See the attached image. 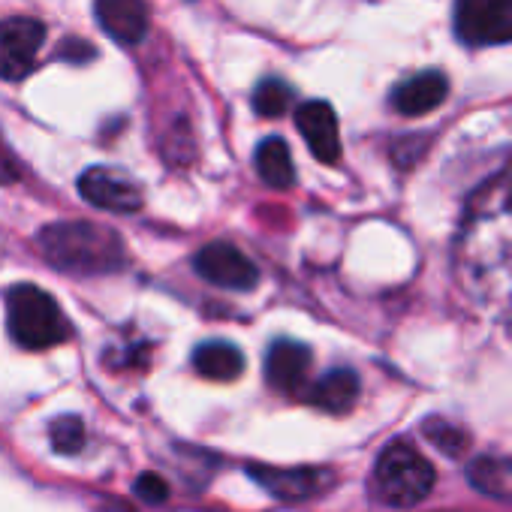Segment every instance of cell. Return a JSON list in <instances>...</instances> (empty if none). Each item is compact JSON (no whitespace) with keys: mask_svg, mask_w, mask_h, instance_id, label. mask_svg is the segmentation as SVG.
<instances>
[{"mask_svg":"<svg viewBox=\"0 0 512 512\" xmlns=\"http://www.w3.org/2000/svg\"><path fill=\"white\" fill-rule=\"evenodd\" d=\"M449 94V82L443 73L428 70V73H416L410 79H404L401 85H395L392 91V106L395 112L407 115V118H419L434 112Z\"/></svg>","mask_w":512,"mask_h":512,"instance_id":"cell-12","label":"cell"},{"mask_svg":"<svg viewBox=\"0 0 512 512\" xmlns=\"http://www.w3.org/2000/svg\"><path fill=\"white\" fill-rule=\"evenodd\" d=\"M79 190H82V196H85L91 205H97V208H103V211H112V214L139 211L142 202H145L142 187H139L133 178L121 175V172H115V169H103V166L88 169V172L79 178Z\"/></svg>","mask_w":512,"mask_h":512,"instance_id":"cell-8","label":"cell"},{"mask_svg":"<svg viewBox=\"0 0 512 512\" xmlns=\"http://www.w3.org/2000/svg\"><path fill=\"white\" fill-rule=\"evenodd\" d=\"M58 58H64V61H91L94 58V46L91 43H82V40H64L61 46H58Z\"/></svg>","mask_w":512,"mask_h":512,"instance_id":"cell-22","label":"cell"},{"mask_svg":"<svg viewBox=\"0 0 512 512\" xmlns=\"http://www.w3.org/2000/svg\"><path fill=\"white\" fill-rule=\"evenodd\" d=\"M455 34L473 49L512 43V0H455Z\"/></svg>","mask_w":512,"mask_h":512,"instance_id":"cell-5","label":"cell"},{"mask_svg":"<svg viewBox=\"0 0 512 512\" xmlns=\"http://www.w3.org/2000/svg\"><path fill=\"white\" fill-rule=\"evenodd\" d=\"M256 172L272 190H290L296 184V166L281 136H269L256 148Z\"/></svg>","mask_w":512,"mask_h":512,"instance_id":"cell-16","label":"cell"},{"mask_svg":"<svg viewBox=\"0 0 512 512\" xmlns=\"http://www.w3.org/2000/svg\"><path fill=\"white\" fill-rule=\"evenodd\" d=\"M293 103V91L281 79H266L260 88L253 91V109L263 118H281Z\"/></svg>","mask_w":512,"mask_h":512,"instance_id":"cell-18","label":"cell"},{"mask_svg":"<svg viewBox=\"0 0 512 512\" xmlns=\"http://www.w3.org/2000/svg\"><path fill=\"white\" fill-rule=\"evenodd\" d=\"M133 491L142 497V500H151V503H163L169 497V485L157 476V473H142L133 485Z\"/></svg>","mask_w":512,"mask_h":512,"instance_id":"cell-21","label":"cell"},{"mask_svg":"<svg viewBox=\"0 0 512 512\" xmlns=\"http://www.w3.org/2000/svg\"><path fill=\"white\" fill-rule=\"evenodd\" d=\"M425 434L428 440L440 449V452H449V455H458L464 446H467V434L449 422H440V419H428L425 422Z\"/></svg>","mask_w":512,"mask_h":512,"instance_id":"cell-20","label":"cell"},{"mask_svg":"<svg viewBox=\"0 0 512 512\" xmlns=\"http://www.w3.org/2000/svg\"><path fill=\"white\" fill-rule=\"evenodd\" d=\"M22 178V166H19V160L13 157V151L0 142V184H13V181H19Z\"/></svg>","mask_w":512,"mask_h":512,"instance_id":"cell-23","label":"cell"},{"mask_svg":"<svg viewBox=\"0 0 512 512\" xmlns=\"http://www.w3.org/2000/svg\"><path fill=\"white\" fill-rule=\"evenodd\" d=\"M46 43V28L37 19H4L0 22V79H22L34 70L37 55Z\"/></svg>","mask_w":512,"mask_h":512,"instance_id":"cell-6","label":"cell"},{"mask_svg":"<svg viewBox=\"0 0 512 512\" xmlns=\"http://www.w3.org/2000/svg\"><path fill=\"white\" fill-rule=\"evenodd\" d=\"M311 368V350L299 341H275L266 353V380L278 392H296Z\"/></svg>","mask_w":512,"mask_h":512,"instance_id":"cell-13","label":"cell"},{"mask_svg":"<svg viewBox=\"0 0 512 512\" xmlns=\"http://www.w3.org/2000/svg\"><path fill=\"white\" fill-rule=\"evenodd\" d=\"M458 272L479 299L512 311V169L470 199L458 238Z\"/></svg>","mask_w":512,"mask_h":512,"instance_id":"cell-1","label":"cell"},{"mask_svg":"<svg viewBox=\"0 0 512 512\" xmlns=\"http://www.w3.org/2000/svg\"><path fill=\"white\" fill-rule=\"evenodd\" d=\"M247 473L281 500H308V497H317V494H323V491H329L335 485V473L323 470V467L320 470L317 467L278 470V467L250 464Z\"/></svg>","mask_w":512,"mask_h":512,"instance_id":"cell-9","label":"cell"},{"mask_svg":"<svg viewBox=\"0 0 512 512\" xmlns=\"http://www.w3.org/2000/svg\"><path fill=\"white\" fill-rule=\"evenodd\" d=\"M193 368L199 377L214 383H232L244 371V356L229 341H205L193 350Z\"/></svg>","mask_w":512,"mask_h":512,"instance_id":"cell-14","label":"cell"},{"mask_svg":"<svg viewBox=\"0 0 512 512\" xmlns=\"http://www.w3.org/2000/svg\"><path fill=\"white\" fill-rule=\"evenodd\" d=\"M97 22L112 40L136 46L148 34V7L145 0H97Z\"/></svg>","mask_w":512,"mask_h":512,"instance_id":"cell-11","label":"cell"},{"mask_svg":"<svg viewBox=\"0 0 512 512\" xmlns=\"http://www.w3.org/2000/svg\"><path fill=\"white\" fill-rule=\"evenodd\" d=\"M470 485L494 500H512V461L509 458H479L467 470Z\"/></svg>","mask_w":512,"mask_h":512,"instance_id":"cell-17","label":"cell"},{"mask_svg":"<svg viewBox=\"0 0 512 512\" xmlns=\"http://www.w3.org/2000/svg\"><path fill=\"white\" fill-rule=\"evenodd\" d=\"M193 266L199 278L223 290H253L256 281H260V272L250 263V256H244L235 244H226V241L205 244L196 253Z\"/></svg>","mask_w":512,"mask_h":512,"instance_id":"cell-7","label":"cell"},{"mask_svg":"<svg viewBox=\"0 0 512 512\" xmlns=\"http://www.w3.org/2000/svg\"><path fill=\"white\" fill-rule=\"evenodd\" d=\"M296 124L299 133L305 136L311 154L320 163H335L341 157V133H338V118L335 109L323 100L302 103L296 109Z\"/></svg>","mask_w":512,"mask_h":512,"instance_id":"cell-10","label":"cell"},{"mask_svg":"<svg viewBox=\"0 0 512 512\" xmlns=\"http://www.w3.org/2000/svg\"><path fill=\"white\" fill-rule=\"evenodd\" d=\"M49 437L61 455H76L85 446V422L79 416H58L49 428Z\"/></svg>","mask_w":512,"mask_h":512,"instance_id":"cell-19","label":"cell"},{"mask_svg":"<svg viewBox=\"0 0 512 512\" xmlns=\"http://www.w3.org/2000/svg\"><path fill=\"white\" fill-rule=\"evenodd\" d=\"M46 263L67 275H112L127 263V247L118 232L88 220L52 223L40 232Z\"/></svg>","mask_w":512,"mask_h":512,"instance_id":"cell-2","label":"cell"},{"mask_svg":"<svg viewBox=\"0 0 512 512\" xmlns=\"http://www.w3.org/2000/svg\"><path fill=\"white\" fill-rule=\"evenodd\" d=\"M7 323L13 341L25 350H49L70 338V323L58 302L34 284L7 290Z\"/></svg>","mask_w":512,"mask_h":512,"instance_id":"cell-3","label":"cell"},{"mask_svg":"<svg viewBox=\"0 0 512 512\" xmlns=\"http://www.w3.org/2000/svg\"><path fill=\"white\" fill-rule=\"evenodd\" d=\"M356 398H359V377L350 368L329 371L308 392V401L326 413H347V410H353Z\"/></svg>","mask_w":512,"mask_h":512,"instance_id":"cell-15","label":"cell"},{"mask_svg":"<svg viewBox=\"0 0 512 512\" xmlns=\"http://www.w3.org/2000/svg\"><path fill=\"white\" fill-rule=\"evenodd\" d=\"M434 479L437 476H434L431 461L404 440L389 443L374 464L377 497L389 506H398V509L422 503L434 491Z\"/></svg>","mask_w":512,"mask_h":512,"instance_id":"cell-4","label":"cell"}]
</instances>
